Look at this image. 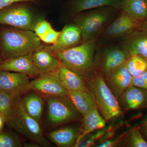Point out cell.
<instances>
[{"mask_svg":"<svg viewBox=\"0 0 147 147\" xmlns=\"http://www.w3.org/2000/svg\"><path fill=\"white\" fill-rule=\"evenodd\" d=\"M120 11L121 9L113 7L103 6L85 11L71 17L72 23L81 30L82 43L96 42Z\"/></svg>","mask_w":147,"mask_h":147,"instance_id":"1","label":"cell"},{"mask_svg":"<svg viewBox=\"0 0 147 147\" xmlns=\"http://www.w3.org/2000/svg\"><path fill=\"white\" fill-rule=\"evenodd\" d=\"M34 32L4 28L0 30V52L4 60L32 54L42 46Z\"/></svg>","mask_w":147,"mask_h":147,"instance_id":"2","label":"cell"},{"mask_svg":"<svg viewBox=\"0 0 147 147\" xmlns=\"http://www.w3.org/2000/svg\"><path fill=\"white\" fill-rule=\"evenodd\" d=\"M96 41L82 43L55 55L62 65L78 74L86 79L94 74V58Z\"/></svg>","mask_w":147,"mask_h":147,"instance_id":"3","label":"cell"},{"mask_svg":"<svg viewBox=\"0 0 147 147\" xmlns=\"http://www.w3.org/2000/svg\"><path fill=\"white\" fill-rule=\"evenodd\" d=\"M86 81L98 110L106 121L115 119L122 115L123 112L117 98L98 71L95 70L94 75Z\"/></svg>","mask_w":147,"mask_h":147,"instance_id":"4","label":"cell"},{"mask_svg":"<svg viewBox=\"0 0 147 147\" xmlns=\"http://www.w3.org/2000/svg\"><path fill=\"white\" fill-rule=\"evenodd\" d=\"M130 57L121 43L96 45L94 58L95 70L105 78L126 63Z\"/></svg>","mask_w":147,"mask_h":147,"instance_id":"5","label":"cell"},{"mask_svg":"<svg viewBox=\"0 0 147 147\" xmlns=\"http://www.w3.org/2000/svg\"><path fill=\"white\" fill-rule=\"evenodd\" d=\"M14 103L15 117L11 127L41 146H52L43 134L39 122L31 117L24 109L20 96H14Z\"/></svg>","mask_w":147,"mask_h":147,"instance_id":"6","label":"cell"},{"mask_svg":"<svg viewBox=\"0 0 147 147\" xmlns=\"http://www.w3.org/2000/svg\"><path fill=\"white\" fill-rule=\"evenodd\" d=\"M142 23L134 20L123 11L106 27L96 41L97 45L119 43L139 30Z\"/></svg>","mask_w":147,"mask_h":147,"instance_id":"7","label":"cell"},{"mask_svg":"<svg viewBox=\"0 0 147 147\" xmlns=\"http://www.w3.org/2000/svg\"><path fill=\"white\" fill-rule=\"evenodd\" d=\"M46 100L48 119L52 125L63 124L81 119L82 115L67 96H47Z\"/></svg>","mask_w":147,"mask_h":147,"instance_id":"8","label":"cell"},{"mask_svg":"<svg viewBox=\"0 0 147 147\" xmlns=\"http://www.w3.org/2000/svg\"><path fill=\"white\" fill-rule=\"evenodd\" d=\"M41 19L25 6L11 5L0 10V24L16 28L34 31L37 23Z\"/></svg>","mask_w":147,"mask_h":147,"instance_id":"9","label":"cell"},{"mask_svg":"<svg viewBox=\"0 0 147 147\" xmlns=\"http://www.w3.org/2000/svg\"><path fill=\"white\" fill-rule=\"evenodd\" d=\"M30 88L46 97L67 96L68 92L53 73L40 75L30 81Z\"/></svg>","mask_w":147,"mask_h":147,"instance_id":"10","label":"cell"},{"mask_svg":"<svg viewBox=\"0 0 147 147\" xmlns=\"http://www.w3.org/2000/svg\"><path fill=\"white\" fill-rule=\"evenodd\" d=\"M29 77L17 72L0 70V91L13 96L22 95L30 90Z\"/></svg>","mask_w":147,"mask_h":147,"instance_id":"11","label":"cell"},{"mask_svg":"<svg viewBox=\"0 0 147 147\" xmlns=\"http://www.w3.org/2000/svg\"><path fill=\"white\" fill-rule=\"evenodd\" d=\"M82 43L81 30L77 25L71 23L65 25L60 32L55 44L43 46L46 50L55 55L61 51L75 47Z\"/></svg>","mask_w":147,"mask_h":147,"instance_id":"12","label":"cell"},{"mask_svg":"<svg viewBox=\"0 0 147 147\" xmlns=\"http://www.w3.org/2000/svg\"><path fill=\"white\" fill-rule=\"evenodd\" d=\"M32 54L4 60L0 64V70L23 74L29 77H38L39 71L33 61Z\"/></svg>","mask_w":147,"mask_h":147,"instance_id":"13","label":"cell"},{"mask_svg":"<svg viewBox=\"0 0 147 147\" xmlns=\"http://www.w3.org/2000/svg\"><path fill=\"white\" fill-rule=\"evenodd\" d=\"M104 79L107 86L118 100L123 93L131 86L132 76L125 64Z\"/></svg>","mask_w":147,"mask_h":147,"instance_id":"14","label":"cell"},{"mask_svg":"<svg viewBox=\"0 0 147 147\" xmlns=\"http://www.w3.org/2000/svg\"><path fill=\"white\" fill-rule=\"evenodd\" d=\"M119 104L125 110L147 108V91L131 86L123 93L118 99Z\"/></svg>","mask_w":147,"mask_h":147,"instance_id":"15","label":"cell"},{"mask_svg":"<svg viewBox=\"0 0 147 147\" xmlns=\"http://www.w3.org/2000/svg\"><path fill=\"white\" fill-rule=\"evenodd\" d=\"M53 73L68 91H82L89 92L86 79L63 65H61Z\"/></svg>","mask_w":147,"mask_h":147,"instance_id":"16","label":"cell"},{"mask_svg":"<svg viewBox=\"0 0 147 147\" xmlns=\"http://www.w3.org/2000/svg\"><path fill=\"white\" fill-rule=\"evenodd\" d=\"M32 57L40 75L53 73L61 65L56 56L45 49L42 45L32 53Z\"/></svg>","mask_w":147,"mask_h":147,"instance_id":"17","label":"cell"},{"mask_svg":"<svg viewBox=\"0 0 147 147\" xmlns=\"http://www.w3.org/2000/svg\"><path fill=\"white\" fill-rule=\"evenodd\" d=\"M123 0H71L68 11L72 16L85 11L103 6H112L121 9Z\"/></svg>","mask_w":147,"mask_h":147,"instance_id":"18","label":"cell"},{"mask_svg":"<svg viewBox=\"0 0 147 147\" xmlns=\"http://www.w3.org/2000/svg\"><path fill=\"white\" fill-rule=\"evenodd\" d=\"M121 43L130 56L138 55L147 61V33L138 30Z\"/></svg>","mask_w":147,"mask_h":147,"instance_id":"19","label":"cell"},{"mask_svg":"<svg viewBox=\"0 0 147 147\" xmlns=\"http://www.w3.org/2000/svg\"><path fill=\"white\" fill-rule=\"evenodd\" d=\"M82 127L68 126L51 131L47 134L50 141L58 147H67L75 145Z\"/></svg>","mask_w":147,"mask_h":147,"instance_id":"20","label":"cell"},{"mask_svg":"<svg viewBox=\"0 0 147 147\" xmlns=\"http://www.w3.org/2000/svg\"><path fill=\"white\" fill-rule=\"evenodd\" d=\"M83 118L81 133L76 139L74 145L75 147L77 146L79 143L88 134L96 129L102 128L106 123V121L100 115L96 106L94 107Z\"/></svg>","mask_w":147,"mask_h":147,"instance_id":"21","label":"cell"},{"mask_svg":"<svg viewBox=\"0 0 147 147\" xmlns=\"http://www.w3.org/2000/svg\"><path fill=\"white\" fill-rule=\"evenodd\" d=\"M67 96L83 117L96 106L89 92L71 91H68Z\"/></svg>","mask_w":147,"mask_h":147,"instance_id":"22","label":"cell"},{"mask_svg":"<svg viewBox=\"0 0 147 147\" xmlns=\"http://www.w3.org/2000/svg\"><path fill=\"white\" fill-rule=\"evenodd\" d=\"M21 101L27 113L39 122L43 110V101L41 96L36 92L29 93L23 98H21Z\"/></svg>","mask_w":147,"mask_h":147,"instance_id":"23","label":"cell"},{"mask_svg":"<svg viewBox=\"0 0 147 147\" xmlns=\"http://www.w3.org/2000/svg\"><path fill=\"white\" fill-rule=\"evenodd\" d=\"M121 10L139 22L143 23L147 19L146 0H123Z\"/></svg>","mask_w":147,"mask_h":147,"instance_id":"24","label":"cell"},{"mask_svg":"<svg viewBox=\"0 0 147 147\" xmlns=\"http://www.w3.org/2000/svg\"><path fill=\"white\" fill-rule=\"evenodd\" d=\"M14 98L12 95L0 91V115L10 127L15 117Z\"/></svg>","mask_w":147,"mask_h":147,"instance_id":"25","label":"cell"},{"mask_svg":"<svg viewBox=\"0 0 147 147\" xmlns=\"http://www.w3.org/2000/svg\"><path fill=\"white\" fill-rule=\"evenodd\" d=\"M125 65L132 77L140 76L147 69V61L139 55L131 56Z\"/></svg>","mask_w":147,"mask_h":147,"instance_id":"26","label":"cell"},{"mask_svg":"<svg viewBox=\"0 0 147 147\" xmlns=\"http://www.w3.org/2000/svg\"><path fill=\"white\" fill-rule=\"evenodd\" d=\"M125 145L131 147H147V141L142 135L139 126L134 127L128 133Z\"/></svg>","mask_w":147,"mask_h":147,"instance_id":"27","label":"cell"},{"mask_svg":"<svg viewBox=\"0 0 147 147\" xmlns=\"http://www.w3.org/2000/svg\"><path fill=\"white\" fill-rule=\"evenodd\" d=\"M23 146L21 139L15 133L8 131H0V147Z\"/></svg>","mask_w":147,"mask_h":147,"instance_id":"28","label":"cell"},{"mask_svg":"<svg viewBox=\"0 0 147 147\" xmlns=\"http://www.w3.org/2000/svg\"><path fill=\"white\" fill-rule=\"evenodd\" d=\"M53 28L51 24L48 21L41 19L37 23L34 32L37 36L40 39Z\"/></svg>","mask_w":147,"mask_h":147,"instance_id":"29","label":"cell"},{"mask_svg":"<svg viewBox=\"0 0 147 147\" xmlns=\"http://www.w3.org/2000/svg\"><path fill=\"white\" fill-rule=\"evenodd\" d=\"M131 86L139 87L147 91V69L140 76L132 77Z\"/></svg>","mask_w":147,"mask_h":147,"instance_id":"30","label":"cell"},{"mask_svg":"<svg viewBox=\"0 0 147 147\" xmlns=\"http://www.w3.org/2000/svg\"><path fill=\"white\" fill-rule=\"evenodd\" d=\"M60 33V32L57 31L53 28L42 37L40 40L45 43L53 45L55 44L57 40Z\"/></svg>","mask_w":147,"mask_h":147,"instance_id":"31","label":"cell"},{"mask_svg":"<svg viewBox=\"0 0 147 147\" xmlns=\"http://www.w3.org/2000/svg\"><path fill=\"white\" fill-rule=\"evenodd\" d=\"M36 0H0V10L16 3L24 2H35Z\"/></svg>","mask_w":147,"mask_h":147,"instance_id":"32","label":"cell"},{"mask_svg":"<svg viewBox=\"0 0 147 147\" xmlns=\"http://www.w3.org/2000/svg\"><path fill=\"white\" fill-rule=\"evenodd\" d=\"M139 127L142 135L147 141V117L142 121Z\"/></svg>","mask_w":147,"mask_h":147,"instance_id":"33","label":"cell"},{"mask_svg":"<svg viewBox=\"0 0 147 147\" xmlns=\"http://www.w3.org/2000/svg\"><path fill=\"white\" fill-rule=\"evenodd\" d=\"M139 30L144 31L147 33V19L142 23L139 28Z\"/></svg>","mask_w":147,"mask_h":147,"instance_id":"34","label":"cell"},{"mask_svg":"<svg viewBox=\"0 0 147 147\" xmlns=\"http://www.w3.org/2000/svg\"><path fill=\"white\" fill-rule=\"evenodd\" d=\"M5 123V122L4 119L2 116L0 115V131H1Z\"/></svg>","mask_w":147,"mask_h":147,"instance_id":"35","label":"cell"},{"mask_svg":"<svg viewBox=\"0 0 147 147\" xmlns=\"http://www.w3.org/2000/svg\"><path fill=\"white\" fill-rule=\"evenodd\" d=\"M3 59L1 54V52H0V64L3 62Z\"/></svg>","mask_w":147,"mask_h":147,"instance_id":"36","label":"cell"},{"mask_svg":"<svg viewBox=\"0 0 147 147\" xmlns=\"http://www.w3.org/2000/svg\"><path fill=\"white\" fill-rule=\"evenodd\" d=\"M146 2L147 3V0H146Z\"/></svg>","mask_w":147,"mask_h":147,"instance_id":"37","label":"cell"}]
</instances>
